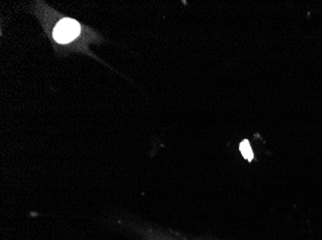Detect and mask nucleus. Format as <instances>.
Wrapping results in <instances>:
<instances>
[{"label":"nucleus","instance_id":"nucleus-1","mask_svg":"<svg viewBox=\"0 0 322 240\" xmlns=\"http://www.w3.org/2000/svg\"><path fill=\"white\" fill-rule=\"evenodd\" d=\"M80 25L75 19H64L60 20L53 31V37L60 43H68L78 37Z\"/></svg>","mask_w":322,"mask_h":240},{"label":"nucleus","instance_id":"nucleus-2","mask_svg":"<svg viewBox=\"0 0 322 240\" xmlns=\"http://www.w3.org/2000/svg\"><path fill=\"white\" fill-rule=\"evenodd\" d=\"M240 151L243 155V157L246 158L247 160L251 161L252 158H253V152H252V149H251V146L248 142V140H243L241 144H240Z\"/></svg>","mask_w":322,"mask_h":240}]
</instances>
